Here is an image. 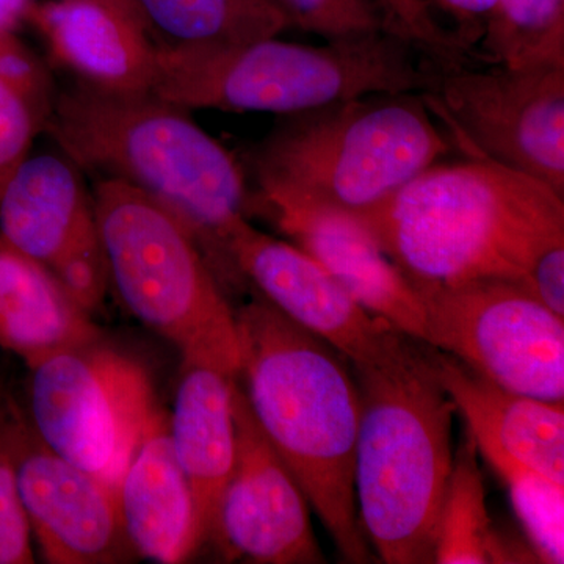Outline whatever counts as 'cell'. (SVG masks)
Instances as JSON below:
<instances>
[{"mask_svg": "<svg viewBox=\"0 0 564 564\" xmlns=\"http://www.w3.org/2000/svg\"><path fill=\"white\" fill-rule=\"evenodd\" d=\"M507 485L519 522L538 563L564 562V485L514 466L492 467Z\"/></svg>", "mask_w": 564, "mask_h": 564, "instance_id": "cell-24", "label": "cell"}, {"mask_svg": "<svg viewBox=\"0 0 564 564\" xmlns=\"http://www.w3.org/2000/svg\"><path fill=\"white\" fill-rule=\"evenodd\" d=\"M28 421L41 443L118 489L163 415L147 367L102 339L28 366Z\"/></svg>", "mask_w": 564, "mask_h": 564, "instance_id": "cell-8", "label": "cell"}, {"mask_svg": "<svg viewBox=\"0 0 564 564\" xmlns=\"http://www.w3.org/2000/svg\"><path fill=\"white\" fill-rule=\"evenodd\" d=\"M452 151L422 93H377L282 115L247 177L250 192L364 217Z\"/></svg>", "mask_w": 564, "mask_h": 564, "instance_id": "cell-5", "label": "cell"}, {"mask_svg": "<svg viewBox=\"0 0 564 564\" xmlns=\"http://www.w3.org/2000/svg\"><path fill=\"white\" fill-rule=\"evenodd\" d=\"M18 399L6 378L0 377V564H32L36 558L11 451V421Z\"/></svg>", "mask_w": 564, "mask_h": 564, "instance_id": "cell-25", "label": "cell"}, {"mask_svg": "<svg viewBox=\"0 0 564 564\" xmlns=\"http://www.w3.org/2000/svg\"><path fill=\"white\" fill-rule=\"evenodd\" d=\"M63 288L91 315L101 310L110 291L109 270L104 256L98 226L51 267Z\"/></svg>", "mask_w": 564, "mask_h": 564, "instance_id": "cell-26", "label": "cell"}, {"mask_svg": "<svg viewBox=\"0 0 564 564\" xmlns=\"http://www.w3.org/2000/svg\"><path fill=\"white\" fill-rule=\"evenodd\" d=\"M270 2H273V3H274V6H278V7H280V9H281L280 2H278V0H270ZM281 10H282V9H281ZM282 11H284V10H282Z\"/></svg>", "mask_w": 564, "mask_h": 564, "instance_id": "cell-33", "label": "cell"}, {"mask_svg": "<svg viewBox=\"0 0 564 564\" xmlns=\"http://www.w3.org/2000/svg\"><path fill=\"white\" fill-rule=\"evenodd\" d=\"M245 395L310 507L350 563L372 562L359 524L358 384L347 359L261 295L236 310Z\"/></svg>", "mask_w": 564, "mask_h": 564, "instance_id": "cell-2", "label": "cell"}, {"mask_svg": "<svg viewBox=\"0 0 564 564\" xmlns=\"http://www.w3.org/2000/svg\"><path fill=\"white\" fill-rule=\"evenodd\" d=\"M433 348L441 384L491 467L514 464L564 485V408L486 380Z\"/></svg>", "mask_w": 564, "mask_h": 564, "instance_id": "cell-15", "label": "cell"}, {"mask_svg": "<svg viewBox=\"0 0 564 564\" xmlns=\"http://www.w3.org/2000/svg\"><path fill=\"white\" fill-rule=\"evenodd\" d=\"M18 492L33 544L50 564L133 562L117 489L41 443L21 399L11 421Z\"/></svg>", "mask_w": 564, "mask_h": 564, "instance_id": "cell-11", "label": "cell"}, {"mask_svg": "<svg viewBox=\"0 0 564 564\" xmlns=\"http://www.w3.org/2000/svg\"><path fill=\"white\" fill-rule=\"evenodd\" d=\"M28 24L40 33L52 61L79 84L122 95L152 93L154 44L120 11L99 0H35Z\"/></svg>", "mask_w": 564, "mask_h": 564, "instance_id": "cell-16", "label": "cell"}, {"mask_svg": "<svg viewBox=\"0 0 564 564\" xmlns=\"http://www.w3.org/2000/svg\"><path fill=\"white\" fill-rule=\"evenodd\" d=\"M152 93L187 110L282 115L377 93H425L434 65L397 33L326 41L321 46L270 36L237 46L155 50Z\"/></svg>", "mask_w": 564, "mask_h": 564, "instance_id": "cell-6", "label": "cell"}, {"mask_svg": "<svg viewBox=\"0 0 564 564\" xmlns=\"http://www.w3.org/2000/svg\"><path fill=\"white\" fill-rule=\"evenodd\" d=\"M99 2L106 3V6L111 7V9L120 11L121 14L129 18L133 24L139 25L141 31L144 32L143 20H141L140 11L137 9L135 0H99Z\"/></svg>", "mask_w": 564, "mask_h": 564, "instance_id": "cell-32", "label": "cell"}, {"mask_svg": "<svg viewBox=\"0 0 564 564\" xmlns=\"http://www.w3.org/2000/svg\"><path fill=\"white\" fill-rule=\"evenodd\" d=\"M474 62L564 63V0H499Z\"/></svg>", "mask_w": 564, "mask_h": 564, "instance_id": "cell-23", "label": "cell"}, {"mask_svg": "<svg viewBox=\"0 0 564 564\" xmlns=\"http://www.w3.org/2000/svg\"><path fill=\"white\" fill-rule=\"evenodd\" d=\"M99 339L93 315L55 274L0 237V348L28 367Z\"/></svg>", "mask_w": 564, "mask_h": 564, "instance_id": "cell-20", "label": "cell"}, {"mask_svg": "<svg viewBox=\"0 0 564 564\" xmlns=\"http://www.w3.org/2000/svg\"><path fill=\"white\" fill-rule=\"evenodd\" d=\"M422 2L432 11L434 20L437 21V13L447 18V31L452 40L455 41L464 57L474 62L499 0H422Z\"/></svg>", "mask_w": 564, "mask_h": 564, "instance_id": "cell-29", "label": "cell"}, {"mask_svg": "<svg viewBox=\"0 0 564 564\" xmlns=\"http://www.w3.org/2000/svg\"><path fill=\"white\" fill-rule=\"evenodd\" d=\"M35 0H0V33H17L28 22Z\"/></svg>", "mask_w": 564, "mask_h": 564, "instance_id": "cell-31", "label": "cell"}, {"mask_svg": "<svg viewBox=\"0 0 564 564\" xmlns=\"http://www.w3.org/2000/svg\"><path fill=\"white\" fill-rule=\"evenodd\" d=\"M478 456L477 445L467 433L454 456L437 524L434 563H538L532 551H519L518 545L507 543L494 527L486 507Z\"/></svg>", "mask_w": 564, "mask_h": 564, "instance_id": "cell-22", "label": "cell"}, {"mask_svg": "<svg viewBox=\"0 0 564 564\" xmlns=\"http://www.w3.org/2000/svg\"><path fill=\"white\" fill-rule=\"evenodd\" d=\"M236 375L184 364L169 417L174 455L191 485L204 544L214 538L223 492L236 464Z\"/></svg>", "mask_w": 564, "mask_h": 564, "instance_id": "cell-19", "label": "cell"}, {"mask_svg": "<svg viewBox=\"0 0 564 564\" xmlns=\"http://www.w3.org/2000/svg\"><path fill=\"white\" fill-rule=\"evenodd\" d=\"M414 288L425 306L426 345L508 391L564 402V317L519 282Z\"/></svg>", "mask_w": 564, "mask_h": 564, "instance_id": "cell-10", "label": "cell"}, {"mask_svg": "<svg viewBox=\"0 0 564 564\" xmlns=\"http://www.w3.org/2000/svg\"><path fill=\"white\" fill-rule=\"evenodd\" d=\"M228 254L240 281L251 284L293 323L332 345L350 366L380 358L399 336L388 322L367 313L313 256L259 231L250 220L234 229Z\"/></svg>", "mask_w": 564, "mask_h": 564, "instance_id": "cell-13", "label": "cell"}, {"mask_svg": "<svg viewBox=\"0 0 564 564\" xmlns=\"http://www.w3.org/2000/svg\"><path fill=\"white\" fill-rule=\"evenodd\" d=\"M237 455L223 492L212 544L228 562L323 563L311 507L289 467L262 433L237 377Z\"/></svg>", "mask_w": 564, "mask_h": 564, "instance_id": "cell-12", "label": "cell"}, {"mask_svg": "<svg viewBox=\"0 0 564 564\" xmlns=\"http://www.w3.org/2000/svg\"><path fill=\"white\" fill-rule=\"evenodd\" d=\"M411 284H522L564 242V196L486 159L434 163L361 217Z\"/></svg>", "mask_w": 564, "mask_h": 564, "instance_id": "cell-3", "label": "cell"}, {"mask_svg": "<svg viewBox=\"0 0 564 564\" xmlns=\"http://www.w3.org/2000/svg\"><path fill=\"white\" fill-rule=\"evenodd\" d=\"M155 50L237 46L292 28L270 0H135Z\"/></svg>", "mask_w": 564, "mask_h": 564, "instance_id": "cell-21", "label": "cell"}, {"mask_svg": "<svg viewBox=\"0 0 564 564\" xmlns=\"http://www.w3.org/2000/svg\"><path fill=\"white\" fill-rule=\"evenodd\" d=\"M261 214L291 243L313 256L367 313L426 343L425 306L417 289L389 258L358 215L321 204L250 192V215Z\"/></svg>", "mask_w": 564, "mask_h": 564, "instance_id": "cell-14", "label": "cell"}, {"mask_svg": "<svg viewBox=\"0 0 564 564\" xmlns=\"http://www.w3.org/2000/svg\"><path fill=\"white\" fill-rule=\"evenodd\" d=\"M110 289L184 364L239 375L236 310L188 226L150 195L115 180L91 191Z\"/></svg>", "mask_w": 564, "mask_h": 564, "instance_id": "cell-7", "label": "cell"}, {"mask_svg": "<svg viewBox=\"0 0 564 564\" xmlns=\"http://www.w3.org/2000/svg\"><path fill=\"white\" fill-rule=\"evenodd\" d=\"M0 77L46 124L55 98L51 77L40 58L18 39L17 33H0Z\"/></svg>", "mask_w": 564, "mask_h": 564, "instance_id": "cell-27", "label": "cell"}, {"mask_svg": "<svg viewBox=\"0 0 564 564\" xmlns=\"http://www.w3.org/2000/svg\"><path fill=\"white\" fill-rule=\"evenodd\" d=\"M126 538L137 558L180 564L203 547L195 499L162 415L137 448L117 489Z\"/></svg>", "mask_w": 564, "mask_h": 564, "instance_id": "cell-17", "label": "cell"}, {"mask_svg": "<svg viewBox=\"0 0 564 564\" xmlns=\"http://www.w3.org/2000/svg\"><path fill=\"white\" fill-rule=\"evenodd\" d=\"M43 128L32 107L0 77V187L28 158Z\"/></svg>", "mask_w": 564, "mask_h": 564, "instance_id": "cell-28", "label": "cell"}, {"mask_svg": "<svg viewBox=\"0 0 564 564\" xmlns=\"http://www.w3.org/2000/svg\"><path fill=\"white\" fill-rule=\"evenodd\" d=\"M522 288L564 317V242L545 248L527 272Z\"/></svg>", "mask_w": 564, "mask_h": 564, "instance_id": "cell-30", "label": "cell"}, {"mask_svg": "<svg viewBox=\"0 0 564 564\" xmlns=\"http://www.w3.org/2000/svg\"><path fill=\"white\" fill-rule=\"evenodd\" d=\"M351 369L361 403L355 496L364 536L384 563H434L456 408L433 348L399 333L380 358Z\"/></svg>", "mask_w": 564, "mask_h": 564, "instance_id": "cell-4", "label": "cell"}, {"mask_svg": "<svg viewBox=\"0 0 564 564\" xmlns=\"http://www.w3.org/2000/svg\"><path fill=\"white\" fill-rule=\"evenodd\" d=\"M422 96L466 158L500 163L564 196V63L434 65Z\"/></svg>", "mask_w": 564, "mask_h": 564, "instance_id": "cell-9", "label": "cell"}, {"mask_svg": "<svg viewBox=\"0 0 564 564\" xmlns=\"http://www.w3.org/2000/svg\"><path fill=\"white\" fill-rule=\"evenodd\" d=\"M43 131L99 180L132 185L181 218L221 285L234 229L250 220L247 170L191 117L154 93L122 95L77 84L57 93Z\"/></svg>", "mask_w": 564, "mask_h": 564, "instance_id": "cell-1", "label": "cell"}, {"mask_svg": "<svg viewBox=\"0 0 564 564\" xmlns=\"http://www.w3.org/2000/svg\"><path fill=\"white\" fill-rule=\"evenodd\" d=\"M95 231L91 192L63 152H29L0 187V237L47 269Z\"/></svg>", "mask_w": 564, "mask_h": 564, "instance_id": "cell-18", "label": "cell"}]
</instances>
